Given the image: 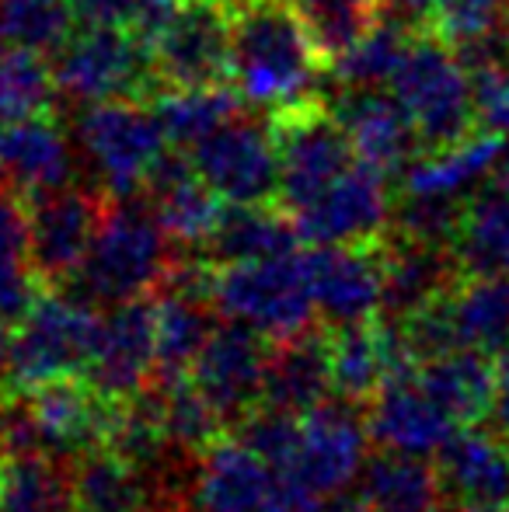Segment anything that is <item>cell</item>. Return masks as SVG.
Masks as SVG:
<instances>
[{
  "instance_id": "obj_54",
  "label": "cell",
  "mask_w": 509,
  "mask_h": 512,
  "mask_svg": "<svg viewBox=\"0 0 509 512\" xmlns=\"http://www.w3.org/2000/svg\"><path fill=\"white\" fill-rule=\"evenodd\" d=\"M224 4H231V7H234V4H241V0H224Z\"/></svg>"
},
{
  "instance_id": "obj_16",
  "label": "cell",
  "mask_w": 509,
  "mask_h": 512,
  "mask_svg": "<svg viewBox=\"0 0 509 512\" xmlns=\"http://www.w3.org/2000/svg\"><path fill=\"white\" fill-rule=\"evenodd\" d=\"M157 366V300L136 297L109 307L84 377L102 398L129 401L147 391Z\"/></svg>"
},
{
  "instance_id": "obj_55",
  "label": "cell",
  "mask_w": 509,
  "mask_h": 512,
  "mask_svg": "<svg viewBox=\"0 0 509 512\" xmlns=\"http://www.w3.org/2000/svg\"><path fill=\"white\" fill-rule=\"evenodd\" d=\"M506 443H509V436H506Z\"/></svg>"
},
{
  "instance_id": "obj_23",
  "label": "cell",
  "mask_w": 509,
  "mask_h": 512,
  "mask_svg": "<svg viewBox=\"0 0 509 512\" xmlns=\"http://www.w3.org/2000/svg\"><path fill=\"white\" fill-rule=\"evenodd\" d=\"M332 394V331L325 324H314L304 335L286 338V342H272L262 405L290 411V415H307Z\"/></svg>"
},
{
  "instance_id": "obj_15",
  "label": "cell",
  "mask_w": 509,
  "mask_h": 512,
  "mask_svg": "<svg viewBox=\"0 0 509 512\" xmlns=\"http://www.w3.org/2000/svg\"><path fill=\"white\" fill-rule=\"evenodd\" d=\"M265 342L269 338L258 335L248 324H217L213 335L206 338L196 366H192L189 380L224 415L227 429L262 405L265 363H269V345Z\"/></svg>"
},
{
  "instance_id": "obj_12",
  "label": "cell",
  "mask_w": 509,
  "mask_h": 512,
  "mask_svg": "<svg viewBox=\"0 0 509 512\" xmlns=\"http://www.w3.org/2000/svg\"><path fill=\"white\" fill-rule=\"evenodd\" d=\"M363 405L346 398H328L307 415H300V446L286 474L300 478L321 495H339L367 467L370 425Z\"/></svg>"
},
{
  "instance_id": "obj_17",
  "label": "cell",
  "mask_w": 509,
  "mask_h": 512,
  "mask_svg": "<svg viewBox=\"0 0 509 512\" xmlns=\"http://www.w3.org/2000/svg\"><path fill=\"white\" fill-rule=\"evenodd\" d=\"M21 398L32 411L42 450L74 460L77 453L91 450V446H105L112 401L102 398L84 373L46 380V384L32 387Z\"/></svg>"
},
{
  "instance_id": "obj_53",
  "label": "cell",
  "mask_w": 509,
  "mask_h": 512,
  "mask_svg": "<svg viewBox=\"0 0 509 512\" xmlns=\"http://www.w3.org/2000/svg\"><path fill=\"white\" fill-rule=\"evenodd\" d=\"M332 512H374V509H367V506H363L360 499H346V502H342L339 509H332Z\"/></svg>"
},
{
  "instance_id": "obj_46",
  "label": "cell",
  "mask_w": 509,
  "mask_h": 512,
  "mask_svg": "<svg viewBox=\"0 0 509 512\" xmlns=\"http://www.w3.org/2000/svg\"><path fill=\"white\" fill-rule=\"evenodd\" d=\"M258 512H328V509H325V495L314 492L311 485H304L293 474H276L269 499L262 502Z\"/></svg>"
},
{
  "instance_id": "obj_21",
  "label": "cell",
  "mask_w": 509,
  "mask_h": 512,
  "mask_svg": "<svg viewBox=\"0 0 509 512\" xmlns=\"http://www.w3.org/2000/svg\"><path fill=\"white\" fill-rule=\"evenodd\" d=\"M335 115L353 143L356 161L374 164L384 175H401L405 164L422 150L405 105L377 88H342Z\"/></svg>"
},
{
  "instance_id": "obj_48",
  "label": "cell",
  "mask_w": 509,
  "mask_h": 512,
  "mask_svg": "<svg viewBox=\"0 0 509 512\" xmlns=\"http://www.w3.org/2000/svg\"><path fill=\"white\" fill-rule=\"evenodd\" d=\"M384 7L394 14H401L405 21H412V25H426L433 0H384Z\"/></svg>"
},
{
  "instance_id": "obj_24",
  "label": "cell",
  "mask_w": 509,
  "mask_h": 512,
  "mask_svg": "<svg viewBox=\"0 0 509 512\" xmlns=\"http://www.w3.org/2000/svg\"><path fill=\"white\" fill-rule=\"evenodd\" d=\"M367 425L381 450L408 457H436L457 436V422L415 380L381 387L367 405Z\"/></svg>"
},
{
  "instance_id": "obj_26",
  "label": "cell",
  "mask_w": 509,
  "mask_h": 512,
  "mask_svg": "<svg viewBox=\"0 0 509 512\" xmlns=\"http://www.w3.org/2000/svg\"><path fill=\"white\" fill-rule=\"evenodd\" d=\"M443 499L457 506H482V502H509V443L492 432H457L436 453Z\"/></svg>"
},
{
  "instance_id": "obj_49",
  "label": "cell",
  "mask_w": 509,
  "mask_h": 512,
  "mask_svg": "<svg viewBox=\"0 0 509 512\" xmlns=\"http://www.w3.org/2000/svg\"><path fill=\"white\" fill-rule=\"evenodd\" d=\"M14 328H18V324L0 321V377H4L7 359H11V349H14Z\"/></svg>"
},
{
  "instance_id": "obj_1",
  "label": "cell",
  "mask_w": 509,
  "mask_h": 512,
  "mask_svg": "<svg viewBox=\"0 0 509 512\" xmlns=\"http://www.w3.org/2000/svg\"><path fill=\"white\" fill-rule=\"evenodd\" d=\"M231 11V84L245 105L272 115L318 98L325 63L290 0H241Z\"/></svg>"
},
{
  "instance_id": "obj_28",
  "label": "cell",
  "mask_w": 509,
  "mask_h": 512,
  "mask_svg": "<svg viewBox=\"0 0 509 512\" xmlns=\"http://www.w3.org/2000/svg\"><path fill=\"white\" fill-rule=\"evenodd\" d=\"M415 384L429 394L457 425L471 429L492 415L496 398V363L482 349H454L419 366Z\"/></svg>"
},
{
  "instance_id": "obj_6",
  "label": "cell",
  "mask_w": 509,
  "mask_h": 512,
  "mask_svg": "<svg viewBox=\"0 0 509 512\" xmlns=\"http://www.w3.org/2000/svg\"><path fill=\"white\" fill-rule=\"evenodd\" d=\"M77 143L95 168V189L105 199H136L161 154L171 147L150 102L140 98H109L84 105L74 122Z\"/></svg>"
},
{
  "instance_id": "obj_25",
  "label": "cell",
  "mask_w": 509,
  "mask_h": 512,
  "mask_svg": "<svg viewBox=\"0 0 509 512\" xmlns=\"http://www.w3.org/2000/svg\"><path fill=\"white\" fill-rule=\"evenodd\" d=\"M297 244V220L279 203H227L199 251L213 265H238L293 255Z\"/></svg>"
},
{
  "instance_id": "obj_40",
  "label": "cell",
  "mask_w": 509,
  "mask_h": 512,
  "mask_svg": "<svg viewBox=\"0 0 509 512\" xmlns=\"http://www.w3.org/2000/svg\"><path fill=\"white\" fill-rule=\"evenodd\" d=\"M81 25L70 0H0V35L11 46L56 53Z\"/></svg>"
},
{
  "instance_id": "obj_39",
  "label": "cell",
  "mask_w": 509,
  "mask_h": 512,
  "mask_svg": "<svg viewBox=\"0 0 509 512\" xmlns=\"http://www.w3.org/2000/svg\"><path fill=\"white\" fill-rule=\"evenodd\" d=\"M56 108V77L53 63L42 53L25 46H11L0 53V122L53 115Z\"/></svg>"
},
{
  "instance_id": "obj_11",
  "label": "cell",
  "mask_w": 509,
  "mask_h": 512,
  "mask_svg": "<svg viewBox=\"0 0 509 512\" xmlns=\"http://www.w3.org/2000/svg\"><path fill=\"white\" fill-rule=\"evenodd\" d=\"M192 168L224 203H276L279 157L272 129L245 112L189 147Z\"/></svg>"
},
{
  "instance_id": "obj_43",
  "label": "cell",
  "mask_w": 509,
  "mask_h": 512,
  "mask_svg": "<svg viewBox=\"0 0 509 512\" xmlns=\"http://www.w3.org/2000/svg\"><path fill=\"white\" fill-rule=\"evenodd\" d=\"M234 436L248 450H255L276 474H286L293 467V457H297L300 446V415L258 405L234 425Z\"/></svg>"
},
{
  "instance_id": "obj_38",
  "label": "cell",
  "mask_w": 509,
  "mask_h": 512,
  "mask_svg": "<svg viewBox=\"0 0 509 512\" xmlns=\"http://www.w3.org/2000/svg\"><path fill=\"white\" fill-rule=\"evenodd\" d=\"M290 4L304 21L325 70L339 56H346L387 11L384 0H290Z\"/></svg>"
},
{
  "instance_id": "obj_9",
  "label": "cell",
  "mask_w": 509,
  "mask_h": 512,
  "mask_svg": "<svg viewBox=\"0 0 509 512\" xmlns=\"http://www.w3.org/2000/svg\"><path fill=\"white\" fill-rule=\"evenodd\" d=\"M231 4L182 0L175 18L150 42L161 88H210L231 84Z\"/></svg>"
},
{
  "instance_id": "obj_7",
  "label": "cell",
  "mask_w": 509,
  "mask_h": 512,
  "mask_svg": "<svg viewBox=\"0 0 509 512\" xmlns=\"http://www.w3.org/2000/svg\"><path fill=\"white\" fill-rule=\"evenodd\" d=\"M53 77L56 91L74 105L109 98L150 102L161 91L150 42L112 25H77L74 35L53 53Z\"/></svg>"
},
{
  "instance_id": "obj_42",
  "label": "cell",
  "mask_w": 509,
  "mask_h": 512,
  "mask_svg": "<svg viewBox=\"0 0 509 512\" xmlns=\"http://www.w3.org/2000/svg\"><path fill=\"white\" fill-rule=\"evenodd\" d=\"M509 25V0H433L426 28L450 49H464Z\"/></svg>"
},
{
  "instance_id": "obj_35",
  "label": "cell",
  "mask_w": 509,
  "mask_h": 512,
  "mask_svg": "<svg viewBox=\"0 0 509 512\" xmlns=\"http://www.w3.org/2000/svg\"><path fill=\"white\" fill-rule=\"evenodd\" d=\"M454 255L464 276H506L509 272V192H471L464 199L461 227L454 234Z\"/></svg>"
},
{
  "instance_id": "obj_10",
  "label": "cell",
  "mask_w": 509,
  "mask_h": 512,
  "mask_svg": "<svg viewBox=\"0 0 509 512\" xmlns=\"http://www.w3.org/2000/svg\"><path fill=\"white\" fill-rule=\"evenodd\" d=\"M374 164L356 161L346 175H339L311 206L300 209L297 220L300 241L307 244H377L391 230L394 199L398 189H391Z\"/></svg>"
},
{
  "instance_id": "obj_20",
  "label": "cell",
  "mask_w": 509,
  "mask_h": 512,
  "mask_svg": "<svg viewBox=\"0 0 509 512\" xmlns=\"http://www.w3.org/2000/svg\"><path fill=\"white\" fill-rule=\"evenodd\" d=\"M143 196H150V206L175 248L199 251L224 213V199L203 182V175L192 168L189 150L182 147L164 150L150 171Z\"/></svg>"
},
{
  "instance_id": "obj_36",
  "label": "cell",
  "mask_w": 509,
  "mask_h": 512,
  "mask_svg": "<svg viewBox=\"0 0 509 512\" xmlns=\"http://www.w3.org/2000/svg\"><path fill=\"white\" fill-rule=\"evenodd\" d=\"M419 28L426 25H412L401 14L384 11V18L328 70L339 81V88H381V84H391L394 70L401 67Z\"/></svg>"
},
{
  "instance_id": "obj_47",
  "label": "cell",
  "mask_w": 509,
  "mask_h": 512,
  "mask_svg": "<svg viewBox=\"0 0 509 512\" xmlns=\"http://www.w3.org/2000/svg\"><path fill=\"white\" fill-rule=\"evenodd\" d=\"M492 422L496 429L509 436V345L499 349L496 359V398H492Z\"/></svg>"
},
{
  "instance_id": "obj_22",
  "label": "cell",
  "mask_w": 509,
  "mask_h": 512,
  "mask_svg": "<svg viewBox=\"0 0 509 512\" xmlns=\"http://www.w3.org/2000/svg\"><path fill=\"white\" fill-rule=\"evenodd\" d=\"M276 471L238 436H220L196 457L189 506L196 512H258Z\"/></svg>"
},
{
  "instance_id": "obj_14",
  "label": "cell",
  "mask_w": 509,
  "mask_h": 512,
  "mask_svg": "<svg viewBox=\"0 0 509 512\" xmlns=\"http://www.w3.org/2000/svg\"><path fill=\"white\" fill-rule=\"evenodd\" d=\"M377 244H311L304 251L314 307L325 328H353L381 317L384 269Z\"/></svg>"
},
{
  "instance_id": "obj_4",
  "label": "cell",
  "mask_w": 509,
  "mask_h": 512,
  "mask_svg": "<svg viewBox=\"0 0 509 512\" xmlns=\"http://www.w3.org/2000/svg\"><path fill=\"white\" fill-rule=\"evenodd\" d=\"M95 304H84L60 290H42L25 321L14 328V349L0 377V394H28L32 387L70 373H88L102 338Z\"/></svg>"
},
{
  "instance_id": "obj_37",
  "label": "cell",
  "mask_w": 509,
  "mask_h": 512,
  "mask_svg": "<svg viewBox=\"0 0 509 512\" xmlns=\"http://www.w3.org/2000/svg\"><path fill=\"white\" fill-rule=\"evenodd\" d=\"M450 310L464 349L499 352L509 345L506 276H464L450 293Z\"/></svg>"
},
{
  "instance_id": "obj_31",
  "label": "cell",
  "mask_w": 509,
  "mask_h": 512,
  "mask_svg": "<svg viewBox=\"0 0 509 512\" xmlns=\"http://www.w3.org/2000/svg\"><path fill=\"white\" fill-rule=\"evenodd\" d=\"M356 499L374 512H440L447 502L440 471L426 464V457L394 450H381L374 460H367Z\"/></svg>"
},
{
  "instance_id": "obj_41",
  "label": "cell",
  "mask_w": 509,
  "mask_h": 512,
  "mask_svg": "<svg viewBox=\"0 0 509 512\" xmlns=\"http://www.w3.org/2000/svg\"><path fill=\"white\" fill-rule=\"evenodd\" d=\"M164 394V429H168V439L189 457H199L210 443H217L224 436L227 422L213 401L199 391L192 380H182V384L171 387H157Z\"/></svg>"
},
{
  "instance_id": "obj_18",
  "label": "cell",
  "mask_w": 509,
  "mask_h": 512,
  "mask_svg": "<svg viewBox=\"0 0 509 512\" xmlns=\"http://www.w3.org/2000/svg\"><path fill=\"white\" fill-rule=\"evenodd\" d=\"M74 182V150L60 126V112L0 122V185L25 203Z\"/></svg>"
},
{
  "instance_id": "obj_27",
  "label": "cell",
  "mask_w": 509,
  "mask_h": 512,
  "mask_svg": "<svg viewBox=\"0 0 509 512\" xmlns=\"http://www.w3.org/2000/svg\"><path fill=\"white\" fill-rule=\"evenodd\" d=\"M503 150V133L478 129L475 136L443 150H422L405 164L394 189L401 196H454L468 199L485 175H492Z\"/></svg>"
},
{
  "instance_id": "obj_29",
  "label": "cell",
  "mask_w": 509,
  "mask_h": 512,
  "mask_svg": "<svg viewBox=\"0 0 509 512\" xmlns=\"http://www.w3.org/2000/svg\"><path fill=\"white\" fill-rule=\"evenodd\" d=\"M332 331V328H328ZM398 335L387 317L332 331V387L339 398L370 405L391 377Z\"/></svg>"
},
{
  "instance_id": "obj_5",
  "label": "cell",
  "mask_w": 509,
  "mask_h": 512,
  "mask_svg": "<svg viewBox=\"0 0 509 512\" xmlns=\"http://www.w3.org/2000/svg\"><path fill=\"white\" fill-rule=\"evenodd\" d=\"M213 307L227 321L255 328L269 342L304 335L318 321L304 251L262 262L217 265L213 272Z\"/></svg>"
},
{
  "instance_id": "obj_19",
  "label": "cell",
  "mask_w": 509,
  "mask_h": 512,
  "mask_svg": "<svg viewBox=\"0 0 509 512\" xmlns=\"http://www.w3.org/2000/svg\"><path fill=\"white\" fill-rule=\"evenodd\" d=\"M377 248H381L384 269L381 317H391V321H401L419 307L447 297L464 279V269L450 244L412 241V237L387 230Z\"/></svg>"
},
{
  "instance_id": "obj_8",
  "label": "cell",
  "mask_w": 509,
  "mask_h": 512,
  "mask_svg": "<svg viewBox=\"0 0 509 512\" xmlns=\"http://www.w3.org/2000/svg\"><path fill=\"white\" fill-rule=\"evenodd\" d=\"M269 129L279 157L276 203L290 216L311 206L335 178L346 175L356 164L353 143H349L339 115L321 95L272 112Z\"/></svg>"
},
{
  "instance_id": "obj_34",
  "label": "cell",
  "mask_w": 509,
  "mask_h": 512,
  "mask_svg": "<svg viewBox=\"0 0 509 512\" xmlns=\"http://www.w3.org/2000/svg\"><path fill=\"white\" fill-rule=\"evenodd\" d=\"M157 122L164 129V140L171 147H196L220 126L238 119L245 112V98L234 84H210V88H161L150 98Z\"/></svg>"
},
{
  "instance_id": "obj_33",
  "label": "cell",
  "mask_w": 509,
  "mask_h": 512,
  "mask_svg": "<svg viewBox=\"0 0 509 512\" xmlns=\"http://www.w3.org/2000/svg\"><path fill=\"white\" fill-rule=\"evenodd\" d=\"M213 304L178 293H157V366L154 387H171L192 377L206 338L213 335Z\"/></svg>"
},
{
  "instance_id": "obj_30",
  "label": "cell",
  "mask_w": 509,
  "mask_h": 512,
  "mask_svg": "<svg viewBox=\"0 0 509 512\" xmlns=\"http://www.w3.org/2000/svg\"><path fill=\"white\" fill-rule=\"evenodd\" d=\"M0 512H77L74 460L49 450L0 457Z\"/></svg>"
},
{
  "instance_id": "obj_51",
  "label": "cell",
  "mask_w": 509,
  "mask_h": 512,
  "mask_svg": "<svg viewBox=\"0 0 509 512\" xmlns=\"http://www.w3.org/2000/svg\"><path fill=\"white\" fill-rule=\"evenodd\" d=\"M147 512H196V509H192L185 499H164V502H154Z\"/></svg>"
},
{
  "instance_id": "obj_3",
  "label": "cell",
  "mask_w": 509,
  "mask_h": 512,
  "mask_svg": "<svg viewBox=\"0 0 509 512\" xmlns=\"http://www.w3.org/2000/svg\"><path fill=\"white\" fill-rule=\"evenodd\" d=\"M391 95L412 115L422 150L454 147L482 129L468 67L429 28L415 32L405 60L391 77Z\"/></svg>"
},
{
  "instance_id": "obj_50",
  "label": "cell",
  "mask_w": 509,
  "mask_h": 512,
  "mask_svg": "<svg viewBox=\"0 0 509 512\" xmlns=\"http://www.w3.org/2000/svg\"><path fill=\"white\" fill-rule=\"evenodd\" d=\"M492 175H496L492 185H499V189L509 192V143H503V150H499V161H496V168H492Z\"/></svg>"
},
{
  "instance_id": "obj_45",
  "label": "cell",
  "mask_w": 509,
  "mask_h": 512,
  "mask_svg": "<svg viewBox=\"0 0 509 512\" xmlns=\"http://www.w3.org/2000/svg\"><path fill=\"white\" fill-rule=\"evenodd\" d=\"M475 88L478 122L492 133H509V56L468 70Z\"/></svg>"
},
{
  "instance_id": "obj_52",
  "label": "cell",
  "mask_w": 509,
  "mask_h": 512,
  "mask_svg": "<svg viewBox=\"0 0 509 512\" xmlns=\"http://www.w3.org/2000/svg\"><path fill=\"white\" fill-rule=\"evenodd\" d=\"M461 512H509V502H482V506H461Z\"/></svg>"
},
{
  "instance_id": "obj_32",
  "label": "cell",
  "mask_w": 509,
  "mask_h": 512,
  "mask_svg": "<svg viewBox=\"0 0 509 512\" xmlns=\"http://www.w3.org/2000/svg\"><path fill=\"white\" fill-rule=\"evenodd\" d=\"M74 502L77 512H147L161 499L126 457L109 446H91L74 457Z\"/></svg>"
},
{
  "instance_id": "obj_2",
  "label": "cell",
  "mask_w": 509,
  "mask_h": 512,
  "mask_svg": "<svg viewBox=\"0 0 509 512\" xmlns=\"http://www.w3.org/2000/svg\"><path fill=\"white\" fill-rule=\"evenodd\" d=\"M175 258V241L164 234L154 206H143L140 196L105 199L98 234L70 290L77 300L95 307L150 297L164 283Z\"/></svg>"
},
{
  "instance_id": "obj_44",
  "label": "cell",
  "mask_w": 509,
  "mask_h": 512,
  "mask_svg": "<svg viewBox=\"0 0 509 512\" xmlns=\"http://www.w3.org/2000/svg\"><path fill=\"white\" fill-rule=\"evenodd\" d=\"M182 0H70L81 25H112L154 42Z\"/></svg>"
},
{
  "instance_id": "obj_13",
  "label": "cell",
  "mask_w": 509,
  "mask_h": 512,
  "mask_svg": "<svg viewBox=\"0 0 509 512\" xmlns=\"http://www.w3.org/2000/svg\"><path fill=\"white\" fill-rule=\"evenodd\" d=\"M105 196L98 189L63 185L28 203L32 223V269L46 290H67L81 272L102 223Z\"/></svg>"
}]
</instances>
